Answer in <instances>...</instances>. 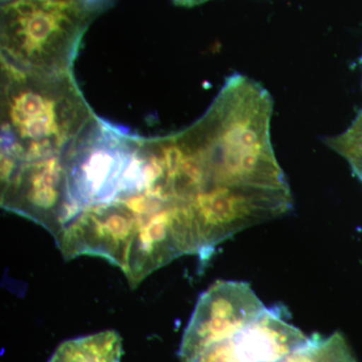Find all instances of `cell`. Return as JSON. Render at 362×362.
Returning a JSON list of instances; mask_svg holds the SVG:
<instances>
[{
  "instance_id": "obj_1",
  "label": "cell",
  "mask_w": 362,
  "mask_h": 362,
  "mask_svg": "<svg viewBox=\"0 0 362 362\" xmlns=\"http://www.w3.org/2000/svg\"><path fill=\"white\" fill-rule=\"evenodd\" d=\"M97 118L73 71H25L1 61V162L59 156Z\"/></svg>"
},
{
  "instance_id": "obj_2",
  "label": "cell",
  "mask_w": 362,
  "mask_h": 362,
  "mask_svg": "<svg viewBox=\"0 0 362 362\" xmlns=\"http://www.w3.org/2000/svg\"><path fill=\"white\" fill-rule=\"evenodd\" d=\"M97 13L86 0H2L1 61L25 71H73Z\"/></svg>"
},
{
  "instance_id": "obj_3",
  "label": "cell",
  "mask_w": 362,
  "mask_h": 362,
  "mask_svg": "<svg viewBox=\"0 0 362 362\" xmlns=\"http://www.w3.org/2000/svg\"><path fill=\"white\" fill-rule=\"evenodd\" d=\"M308 339L287 320L284 308L267 307L254 320L180 352V362H280Z\"/></svg>"
},
{
  "instance_id": "obj_4",
  "label": "cell",
  "mask_w": 362,
  "mask_h": 362,
  "mask_svg": "<svg viewBox=\"0 0 362 362\" xmlns=\"http://www.w3.org/2000/svg\"><path fill=\"white\" fill-rule=\"evenodd\" d=\"M122 337L115 330L66 340L47 362H120Z\"/></svg>"
}]
</instances>
